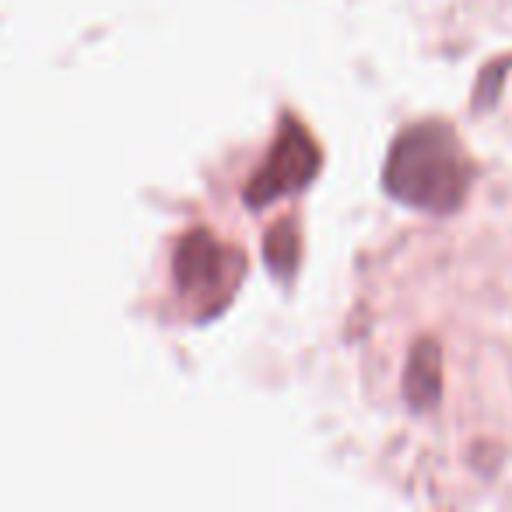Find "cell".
Here are the masks:
<instances>
[{
	"instance_id": "cell-1",
	"label": "cell",
	"mask_w": 512,
	"mask_h": 512,
	"mask_svg": "<svg viewBox=\"0 0 512 512\" xmlns=\"http://www.w3.org/2000/svg\"><path fill=\"white\" fill-rule=\"evenodd\" d=\"M474 165L453 127L421 120L400 130L383 165V186L393 200L428 214H453L467 200Z\"/></svg>"
},
{
	"instance_id": "cell-2",
	"label": "cell",
	"mask_w": 512,
	"mask_h": 512,
	"mask_svg": "<svg viewBox=\"0 0 512 512\" xmlns=\"http://www.w3.org/2000/svg\"><path fill=\"white\" fill-rule=\"evenodd\" d=\"M323 165V155L316 148L313 134L302 130L295 120H288L281 127L278 141H274L271 155L264 158V165L256 169V176L246 186V204L249 207H267L281 197H292V193L306 190L316 179Z\"/></svg>"
},
{
	"instance_id": "cell-3",
	"label": "cell",
	"mask_w": 512,
	"mask_h": 512,
	"mask_svg": "<svg viewBox=\"0 0 512 512\" xmlns=\"http://www.w3.org/2000/svg\"><path fill=\"white\" fill-rule=\"evenodd\" d=\"M176 288L179 295L193 302H204V306H218L221 295H232V288L239 285V253L221 246L214 235L207 232H190L183 235V242L176 246Z\"/></svg>"
},
{
	"instance_id": "cell-4",
	"label": "cell",
	"mask_w": 512,
	"mask_h": 512,
	"mask_svg": "<svg viewBox=\"0 0 512 512\" xmlns=\"http://www.w3.org/2000/svg\"><path fill=\"white\" fill-rule=\"evenodd\" d=\"M404 400L411 411H435L442 400V348L435 337L414 341L404 365Z\"/></svg>"
},
{
	"instance_id": "cell-5",
	"label": "cell",
	"mask_w": 512,
	"mask_h": 512,
	"mask_svg": "<svg viewBox=\"0 0 512 512\" xmlns=\"http://www.w3.org/2000/svg\"><path fill=\"white\" fill-rule=\"evenodd\" d=\"M264 253H267L271 271L281 274V278H288V274L299 267V235H295L292 221L271 228V235H267V242H264Z\"/></svg>"
},
{
	"instance_id": "cell-6",
	"label": "cell",
	"mask_w": 512,
	"mask_h": 512,
	"mask_svg": "<svg viewBox=\"0 0 512 512\" xmlns=\"http://www.w3.org/2000/svg\"><path fill=\"white\" fill-rule=\"evenodd\" d=\"M509 67H512V60H495L491 67H484L481 78H477V88H474V109L495 106L498 88H502V78Z\"/></svg>"
}]
</instances>
